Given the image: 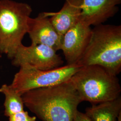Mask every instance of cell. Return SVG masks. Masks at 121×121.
Here are the masks:
<instances>
[{
  "instance_id": "cell-10",
  "label": "cell",
  "mask_w": 121,
  "mask_h": 121,
  "mask_svg": "<svg viewBox=\"0 0 121 121\" xmlns=\"http://www.w3.org/2000/svg\"><path fill=\"white\" fill-rule=\"evenodd\" d=\"M82 0H65L58 12L48 13L50 20L58 34L63 36L79 19Z\"/></svg>"
},
{
  "instance_id": "cell-4",
  "label": "cell",
  "mask_w": 121,
  "mask_h": 121,
  "mask_svg": "<svg viewBox=\"0 0 121 121\" xmlns=\"http://www.w3.org/2000/svg\"><path fill=\"white\" fill-rule=\"evenodd\" d=\"M32 9L26 3L0 0V53L12 59L27 33Z\"/></svg>"
},
{
  "instance_id": "cell-1",
  "label": "cell",
  "mask_w": 121,
  "mask_h": 121,
  "mask_svg": "<svg viewBox=\"0 0 121 121\" xmlns=\"http://www.w3.org/2000/svg\"><path fill=\"white\" fill-rule=\"evenodd\" d=\"M22 97L24 105L42 121H72L82 102L69 80L27 91Z\"/></svg>"
},
{
  "instance_id": "cell-13",
  "label": "cell",
  "mask_w": 121,
  "mask_h": 121,
  "mask_svg": "<svg viewBox=\"0 0 121 121\" xmlns=\"http://www.w3.org/2000/svg\"><path fill=\"white\" fill-rule=\"evenodd\" d=\"M9 121H36L35 116H30L24 110L13 114L9 117Z\"/></svg>"
},
{
  "instance_id": "cell-8",
  "label": "cell",
  "mask_w": 121,
  "mask_h": 121,
  "mask_svg": "<svg viewBox=\"0 0 121 121\" xmlns=\"http://www.w3.org/2000/svg\"><path fill=\"white\" fill-rule=\"evenodd\" d=\"M27 33L32 44L45 45L56 51L61 49L63 36L52 25L48 12L39 13L36 17L29 18Z\"/></svg>"
},
{
  "instance_id": "cell-11",
  "label": "cell",
  "mask_w": 121,
  "mask_h": 121,
  "mask_svg": "<svg viewBox=\"0 0 121 121\" xmlns=\"http://www.w3.org/2000/svg\"><path fill=\"white\" fill-rule=\"evenodd\" d=\"M85 111L91 121H117L121 112V96L111 101L92 104Z\"/></svg>"
},
{
  "instance_id": "cell-6",
  "label": "cell",
  "mask_w": 121,
  "mask_h": 121,
  "mask_svg": "<svg viewBox=\"0 0 121 121\" xmlns=\"http://www.w3.org/2000/svg\"><path fill=\"white\" fill-rule=\"evenodd\" d=\"M55 50L43 44L25 46L22 43L17 48L12 58L16 67H26L41 70H49L60 67L63 60Z\"/></svg>"
},
{
  "instance_id": "cell-15",
  "label": "cell",
  "mask_w": 121,
  "mask_h": 121,
  "mask_svg": "<svg viewBox=\"0 0 121 121\" xmlns=\"http://www.w3.org/2000/svg\"><path fill=\"white\" fill-rule=\"evenodd\" d=\"M117 121H121V112L119 113V114L118 116Z\"/></svg>"
},
{
  "instance_id": "cell-5",
  "label": "cell",
  "mask_w": 121,
  "mask_h": 121,
  "mask_svg": "<svg viewBox=\"0 0 121 121\" xmlns=\"http://www.w3.org/2000/svg\"><path fill=\"white\" fill-rule=\"evenodd\" d=\"M81 67L78 64H67L49 70L21 67L9 85L22 95L31 90L53 86L66 82Z\"/></svg>"
},
{
  "instance_id": "cell-14",
  "label": "cell",
  "mask_w": 121,
  "mask_h": 121,
  "mask_svg": "<svg viewBox=\"0 0 121 121\" xmlns=\"http://www.w3.org/2000/svg\"><path fill=\"white\" fill-rule=\"evenodd\" d=\"M72 121H91V119L86 115L85 113L79 112L77 110L73 117Z\"/></svg>"
},
{
  "instance_id": "cell-9",
  "label": "cell",
  "mask_w": 121,
  "mask_h": 121,
  "mask_svg": "<svg viewBox=\"0 0 121 121\" xmlns=\"http://www.w3.org/2000/svg\"><path fill=\"white\" fill-rule=\"evenodd\" d=\"M121 0H82L79 19L87 26H96L113 17Z\"/></svg>"
},
{
  "instance_id": "cell-2",
  "label": "cell",
  "mask_w": 121,
  "mask_h": 121,
  "mask_svg": "<svg viewBox=\"0 0 121 121\" xmlns=\"http://www.w3.org/2000/svg\"><path fill=\"white\" fill-rule=\"evenodd\" d=\"M97 65L117 76L121 71V26L101 24L91 29L89 42L77 63Z\"/></svg>"
},
{
  "instance_id": "cell-12",
  "label": "cell",
  "mask_w": 121,
  "mask_h": 121,
  "mask_svg": "<svg viewBox=\"0 0 121 121\" xmlns=\"http://www.w3.org/2000/svg\"><path fill=\"white\" fill-rule=\"evenodd\" d=\"M0 93L5 96L4 114L9 117L13 114L24 110L22 95L14 91L9 85L4 84L0 87Z\"/></svg>"
},
{
  "instance_id": "cell-3",
  "label": "cell",
  "mask_w": 121,
  "mask_h": 121,
  "mask_svg": "<svg viewBox=\"0 0 121 121\" xmlns=\"http://www.w3.org/2000/svg\"><path fill=\"white\" fill-rule=\"evenodd\" d=\"M69 80L82 101L99 104L120 96L121 87L117 76L99 65L82 66Z\"/></svg>"
},
{
  "instance_id": "cell-7",
  "label": "cell",
  "mask_w": 121,
  "mask_h": 121,
  "mask_svg": "<svg viewBox=\"0 0 121 121\" xmlns=\"http://www.w3.org/2000/svg\"><path fill=\"white\" fill-rule=\"evenodd\" d=\"M91 29L79 19L63 35L60 50L67 64H77L81 59L89 42Z\"/></svg>"
}]
</instances>
